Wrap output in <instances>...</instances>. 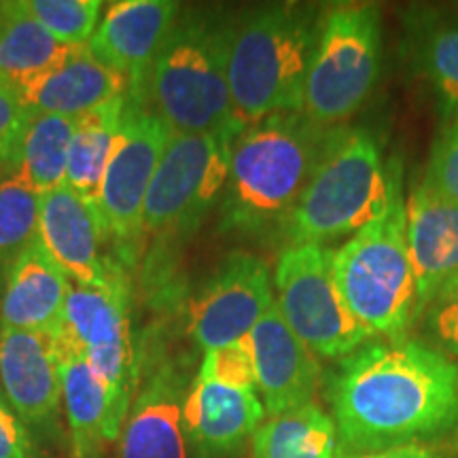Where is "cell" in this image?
Segmentation results:
<instances>
[{"label":"cell","instance_id":"cell-35","mask_svg":"<svg viewBox=\"0 0 458 458\" xmlns=\"http://www.w3.org/2000/svg\"><path fill=\"white\" fill-rule=\"evenodd\" d=\"M335 458H448L445 452L437 444H405L394 445L386 450H368V452H354L344 450L337 445Z\"/></svg>","mask_w":458,"mask_h":458},{"label":"cell","instance_id":"cell-3","mask_svg":"<svg viewBox=\"0 0 458 458\" xmlns=\"http://www.w3.org/2000/svg\"><path fill=\"white\" fill-rule=\"evenodd\" d=\"M229 28L232 24L206 11H181L145 81L128 94L176 134L236 140L244 128L229 94Z\"/></svg>","mask_w":458,"mask_h":458},{"label":"cell","instance_id":"cell-25","mask_svg":"<svg viewBox=\"0 0 458 458\" xmlns=\"http://www.w3.org/2000/svg\"><path fill=\"white\" fill-rule=\"evenodd\" d=\"M334 418L317 403L272 416L253 435V458H335Z\"/></svg>","mask_w":458,"mask_h":458},{"label":"cell","instance_id":"cell-10","mask_svg":"<svg viewBox=\"0 0 458 458\" xmlns=\"http://www.w3.org/2000/svg\"><path fill=\"white\" fill-rule=\"evenodd\" d=\"M232 142L221 136L172 131L148 185L142 232L157 238L196 232L225 189Z\"/></svg>","mask_w":458,"mask_h":458},{"label":"cell","instance_id":"cell-29","mask_svg":"<svg viewBox=\"0 0 458 458\" xmlns=\"http://www.w3.org/2000/svg\"><path fill=\"white\" fill-rule=\"evenodd\" d=\"M24 9L57 41L88 45L98 28L100 0H21Z\"/></svg>","mask_w":458,"mask_h":458},{"label":"cell","instance_id":"cell-23","mask_svg":"<svg viewBox=\"0 0 458 458\" xmlns=\"http://www.w3.org/2000/svg\"><path fill=\"white\" fill-rule=\"evenodd\" d=\"M85 47L88 45L57 41L28 13L21 0H17L0 28V79L20 91L32 79L41 77Z\"/></svg>","mask_w":458,"mask_h":458},{"label":"cell","instance_id":"cell-30","mask_svg":"<svg viewBox=\"0 0 458 458\" xmlns=\"http://www.w3.org/2000/svg\"><path fill=\"white\" fill-rule=\"evenodd\" d=\"M198 377L219 382L223 386L257 393L255 365L244 340L204 352Z\"/></svg>","mask_w":458,"mask_h":458},{"label":"cell","instance_id":"cell-21","mask_svg":"<svg viewBox=\"0 0 458 458\" xmlns=\"http://www.w3.org/2000/svg\"><path fill=\"white\" fill-rule=\"evenodd\" d=\"M128 91V79L100 64L85 47L41 77L32 79L17 94L30 114L81 117L122 98Z\"/></svg>","mask_w":458,"mask_h":458},{"label":"cell","instance_id":"cell-27","mask_svg":"<svg viewBox=\"0 0 458 458\" xmlns=\"http://www.w3.org/2000/svg\"><path fill=\"white\" fill-rule=\"evenodd\" d=\"M411 62L431 88L444 123L458 117V20L418 24L411 37Z\"/></svg>","mask_w":458,"mask_h":458},{"label":"cell","instance_id":"cell-33","mask_svg":"<svg viewBox=\"0 0 458 458\" xmlns=\"http://www.w3.org/2000/svg\"><path fill=\"white\" fill-rule=\"evenodd\" d=\"M0 458H41L30 433L0 391Z\"/></svg>","mask_w":458,"mask_h":458},{"label":"cell","instance_id":"cell-15","mask_svg":"<svg viewBox=\"0 0 458 458\" xmlns=\"http://www.w3.org/2000/svg\"><path fill=\"white\" fill-rule=\"evenodd\" d=\"M0 391L26 428H54L62 401L54 337L0 327Z\"/></svg>","mask_w":458,"mask_h":458},{"label":"cell","instance_id":"cell-31","mask_svg":"<svg viewBox=\"0 0 458 458\" xmlns=\"http://www.w3.org/2000/svg\"><path fill=\"white\" fill-rule=\"evenodd\" d=\"M422 182L458 204V117L445 122L439 131Z\"/></svg>","mask_w":458,"mask_h":458},{"label":"cell","instance_id":"cell-9","mask_svg":"<svg viewBox=\"0 0 458 458\" xmlns=\"http://www.w3.org/2000/svg\"><path fill=\"white\" fill-rule=\"evenodd\" d=\"M335 250L320 244H289L274 267L276 306L291 331L317 357L344 359L371 342L340 293Z\"/></svg>","mask_w":458,"mask_h":458},{"label":"cell","instance_id":"cell-19","mask_svg":"<svg viewBox=\"0 0 458 458\" xmlns=\"http://www.w3.org/2000/svg\"><path fill=\"white\" fill-rule=\"evenodd\" d=\"M263 418L259 393L196 376L182 405V431L196 458H225L253 439Z\"/></svg>","mask_w":458,"mask_h":458},{"label":"cell","instance_id":"cell-5","mask_svg":"<svg viewBox=\"0 0 458 458\" xmlns=\"http://www.w3.org/2000/svg\"><path fill=\"white\" fill-rule=\"evenodd\" d=\"M323 11L303 3H272L229 28L227 81L242 128L276 113L303 111Z\"/></svg>","mask_w":458,"mask_h":458},{"label":"cell","instance_id":"cell-7","mask_svg":"<svg viewBox=\"0 0 458 458\" xmlns=\"http://www.w3.org/2000/svg\"><path fill=\"white\" fill-rule=\"evenodd\" d=\"M380 71V9L365 3H340L325 9L301 113L323 130L344 125L368 102Z\"/></svg>","mask_w":458,"mask_h":458},{"label":"cell","instance_id":"cell-22","mask_svg":"<svg viewBox=\"0 0 458 458\" xmlns=\"http://www.w3.org/2000/svg\"><path fill=\"white\" fill-rule=\"evenodd\" d=\"M74 125L77 117L30 114L13 148L7 157L0 159V164L41 196L54 191L64 185Z\"/></svg>","mask_w":458,"mask_h":458},{"label":"cell","instance_id":"cell-36","mask_svg":"<svg viewBox=\"0 0 458 458\" xmlns=\"http://www.w3.org/2000/svg\"><path fill=\"white\" fill-rule=\"evenodd\" d=\"M11 9H13V3H11V0H0V28L7 21Z\"/></svg>","mask_w":458,"mask_h":458},{"label":"cell","instance_id":"cell-11","mask_svg":"<svg viewBox=\"0 0 458 458\" xmlns=\"http://www.w3.org/2000/svg\"><path fill=\"white\" fill-rule=\"evenodd\" d=\"M170 134L172 130L156 113L136 96L125 94L122 125L96 198L111 238L134 240L142 233L147 191Z\"/></svg>","mask_w":458,"mask_h":458},{"label":"cell","instance_id":"cell-4","mask_svg":"<svg viewBox=\"0 0 458 458\" xmlns=\"http://www.w3.org/2000/svg\"><path fill=\"white\" fill-rule=\"evenodd\" d=\"M325 131L303 113H276L246 125L229 153L221 232L253 236L283 227L317 165Z\"/></svg>","mask_w":458,"mask_h":458},{"label":"cell","instance_id":"cell-18","mask_svg":"<svg viewBox=\"0 0 458 458\" xmlns=\"http://www.w3.org/2000/svg\"><path fill=\"white\" fill-rule=\"evenodd\" d=\"M405 238L422 317L435 297L458 283V204L420 181L405 202Z\"/></svg>","mask_w":458,"mask_h":458},{"label":"cell","instance_id":"cell-6","mask_svg":"<svg viewBox=\"0 0 458 458\" xmlns=\"http://www.w3.org/2000/svg\"><path fill=\"white\" fill-rule=\"evenodd\" d=\"M340 293L371 335L403 340L418 318V291L405 238V198L385 219L354 233L335 250Z\"/></svg>","mask_w":458,"mask_h":458},{"label":"cell","instance_id":"cell-8","mask_svg":"<svg viewBox=\"0 0 458 458\" xmlns=\"http://www.w3.org/2000/svg\"><path fill=\"white\" fill-rule=\"evenodd\" d=\"M54 342L81 354L105 386V439L114 442L140 386L142 369L130 335V284L122 267L105 286L71 283L64 325Z\"/></svg>","mask_w":458,"mask_h":458},{"label":"cell","instance_id":"cell-16","mask_svg":"<svg viewBox=\"0 0 458 458\" xmlns=\"http://www.w3.org/2000/svg\"><path fill=\"white\" fill-rule=\"evenodd\" d=\"M181 11V4L172 0L113 3L89 38V54L100 64L123 74L130 89H136L168 41Z\"/></svg>","mask_w":458,"mask_h":458},{"label":"cell","instance_id":"cell-13","mask_svg":"<svg viewBox=\"0 0 458 458\" xmlns=\"http://www.w3.org/2000/svg\"><path fill=\"white\" fill-rule=\"evenodd\" d=\"M105 238L98 204L66 185L41 196L38 240L51 259L74 284L105 286L119 266L105 259Z\"/></svg>","mask_w":458,"mask_h":458},{"label":"cell","instance_id":"cell-34","mask_svg":"<svg viewBox=\"0 0 458 458\" xmlns=\"http://www.w3.org/2000/svg\"><path fill=\"white\" fill-rule=\"evenodd\" d=\"M30 117L13 85L0 79V159L9 156L17 136Z\"/></svg>","mask_w":458,"mask_h":458},{"label":"cell","instance_id":"cell-28","mask_svg":"<svg viewBox=\"0 0 458 458\" xmlns=\"http://www.w3.org/2000/svg\"><path fill=\"white\" fill-rule=\"evenodd\" d=\"M38 223L41 193L0 164V272H9L17 257L37 242Z\"/></svg>","mask_w":458,"mask_h":458},{"label":"cell","instance_id":"cell-2","mask_svg":"<svg viewBox=\"0 0 458 458\" xmlns=\"http://www.w3.org/2000/svg\"><path fill=\"white\" fill-rule=\"evenodd\" d=\"M401 198V168L385 157L376 131L337 125L325 131L317 165L280 229L286 246H327L385 219Z\"/></svg>","mask_w":458,"mask_h":458},{"label":"cell","instance_id":"cell-24","mask_svg":"<svg viewBox=\"0 0 458 458\" xmlns=\"http://www.w3.org/2000/svg\"><path fill=\"white\" fill-rule=\"evenodd\" d=\"M60 359L62 401L71 428L72 456L98 458L105 439L106 393L81 354L57 348Z\"/></svg>","mask_w":458,"mask_h":458},{"label":"cell","instance_id":"cell-1","mask_svg":"<svg viewBox=\"0 0 458 458\" xmlns=\"http://www.w3.org/2000/svg\"><path fill=\"white\" fill-rule=\"evenodd\" d=\"M337 445L386 450L458 433V363L420 340L368 342L329 377Z\"/></svg>","mask_w":458,"mask_h":458},{"label":"cell","instance_id":"cell-14","mask_svg":"<svg viewBox=\"0 0 458 458\" xmlns=\"http://www.w3.org/2000/svg\"><path fill=\"white\" fill-rule=\"evenodd\" d=\"M244 344L253 357L257 393L267 414L280 416L314 403L320 385L318 359L284 323L276 303Z\"/></svg>","mask_w":458,"mask_h":458},{"label":"cell","instance_id":"cell-20","mask_svg":"<svg viewBox=\"0 0 458 458\" xmlns=\"http://www.w3.org/2000/svg\"><path fill=\"white\" fill-rule=\"evenodd\" d=\"M0 297V327L55 337L64 325L71 280L57 267L41 240L17 257Z\"/></svg>","mask_w":458,"mask_h":458},{"label":"cell","instance_id":"cell-26","mask_svg":"<svg viewBox=\"0 0 458 458\" xmlns=\"http://www.w3.org/2000/svg\"><path fill=\"white\" fill-rule=\"evenodd\" d=\"M123 102L125 96L94 108L77 117V125H74L64 182L79 196L94 199V202L98 198L102 176H105L108 157H111L114 139L122 125Z\"/></svg>","mask_w":458,"mask_h":458},{"label":"cell","instance_id":"cell-17","mask_svg":"<svg viewBox=\"0 0 458 458\" xmlns=\"http://www.w3.org/2000/svg\"><path fill=\"white\" fill-rule=\"evenodd\" d=\"M185 377L170 360L140 369V386L119 435V458H187Z\"/></svg>","mask_w":458,"mask_h":458},{"label":"cell","instance_id":"cell-12","mask_svg":"<svg viewBox=\"0 0 458 458\" xmlns=\"http://www.w3.org/2000/svg\"><path fill=\"white\" fill-rule=\"evenodd\" d=\"M276 303L270 270L259 257L227 255L191 303L189 334L204 352L244 340Z\"/></svg>","mask_w":458,"mask_h":458},{"label":"cell","instance_id":"cell-32","mask_svg":"<svg viewBox=\"0 0 458 458\" xmlns=\"http://www.w3.org/2000/svg\"><path fill=\"white\" fill-rule=\"evenodd\" d=\"M422 314H427L428 329L444 348L442 352L458 363V283L444 289Z\"/></svg>","mask_w":458,"mask_h":458}]
</instances>
